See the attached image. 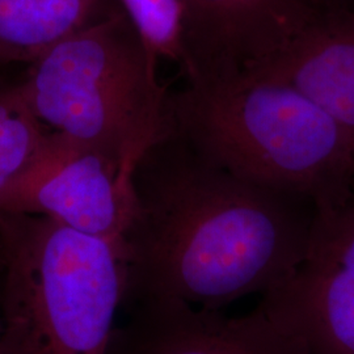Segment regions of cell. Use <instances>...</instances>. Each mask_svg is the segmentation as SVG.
I'll return each mask as SVG.
<instances>
[{
  "mask_svg": "<svg viewBox=\"0 0 354 354\" xmlns=\"http://www.w3.org/2000/svg\"><path fill=\"white\" fill-rule=\"evenodd\" d=\"M131 188L122 306L175 299L222 310L282 288L304 260L314 206L210 163L172 129L140 155Z\"/></svg>",
  "mask_w": 354,
  "mask_h": 354,
  "instance_id": "cell-1",
  "label": "cell"
},
{
  "mask_svg": "<svg viewBox=\"0 0 354 354\" xmlns=\"http://www.w3.org/2000/svg\"><path fill=\"white\" fill-rule=\"evenodd\" d=\"M169 127L210 163L326 210L354 185V142L317 104L257 70L168 97Z\"/></svg>",
  "mask_w": 354,
  "mask_h": 354,
  "instance_id": "cell-2",
  "label": "cell"
},
{
  "mask_svg": "<svg viewBox=\"0 0 354 354\" xmlns=\"http://www.w3.org/2000/svg\"><path fill=\"white\" fill-rule=\"evenodd\" d=\"M1 354H106L125 294L121 241L0 214Z\"/></svg>",
  "mask_w": 354,
  "mask_h": 354,
  "instance_id": "cell-3",
  "label": "cell"
},
{
  "mask_svg": "<svg viewBox=\"0 0 354 354\" xmlns=\"http://www.w3.org/2000/svg\"><path fill=\"white\" fill-rule=\"evenodd\" d=\"M158 59L124 11L53 46L19 83L38 121L74 143L138 162L169 130Z\"/></svg>",
  "mask_w": 354,
  "mask_h": 354,
  "instance_id": "cell-4",
  "label": "cell"
},
{
  "mask_svg": "<svg viewBox=\"0 0 354 354\" xmlns=\"http://www.w3.org/2000/svg\"><path fill=\"white\" fill-rule=\"evenodd\" d=\"M136 163L51 133L37 160L0 196V214L45 216L91 238L121 241L134 210Z\"/></svg>",
  "mask_w": 354,
  "mask_h": 354,
  "instance_id": "cell-5",
  "label": "cell"
},
{
  "mask_svg": "<svg viewBox=\"0 0 354 354\" xmlns=\"http://www.w3.org/2000/svg\"><path fill=\"white\" fill-rule=\"evenodd\" d=\"M260 304L310 354H354V185L342 203L315 212L301 266Z\"/></svg>",
  "mask_w": 354,
  "mask_h": 354,
  "instance_id": "cell-6",
  "label": "cell"
},
{
  "mask_svg": "<svg viewBox=\"0 0 354 354\" xmlns=\"http://www.w3.org/2000/svg\"><path fill=\"white\" fill-rule=\"evenodd\" d=\"M180 67L187 84H212L272 64L320 13L308 0H178Z\"/></svg>",
  "mask_w": 354,
  "mask_h": 354,
  "instance_id": "cell-7",
  "label": "cell"
},
{
  "mask_svg": "<svg viewBox=\"0 0 354 354\" xmlns=\"http://www.w3.org/2000/svg\"><path fill=\"white\" fill-rule=\"evenodd\" d=\"M106 354H310L304 342L259 304L243 317L175 299L125 304Z\"/></svg>",
  "mask_w": 354,
  "mask_h": 354,
  "instance_id": "cell-8",
  "label": "cell"
},
{
  "mask_svg": "<svg viewBox=\"0 0 354 354\" xmlns=\"http://www.w3.org/2000/svg\"><path fill=\"white\" fill-rule=\"evenodd\" d=\"M260 70L304 92L354 142V20L320 15Z\"/></svg>",
  "mask_w": 354,
  "mask_h": 354,
  "instance_id": "cell-9",
  "label": "cell"
},
{
  "mask_svg": "<svg viewBox=\"0 0 354 354\" xmlns=\"http://www.w3.org/2000/svg\"><path fill=\"white\" fill-rule=\"evenodd\" d=\"M120 11L117 0H0V67L30 64Z\"/></svg>",
  "mask_w": 354,
  "mask_h": 354,
  "instance_id": "cell-10",
  "label": "cell"
},
{
  "mask_svg": "<svg viewBox=\"0 0 354 354\" xmlns=\"http://www.w3.org/2000/svg\"><path fill=\"white\" fill-rule=\"evenodd\" d=\"M19 83L0 84V196L33 165L50 140Z\"/></svg>",
  "mask_w": 354,
  "mask_h": 354,
  "instance_id": "cell-11",
  "label": "cell"
},
{
  "mask_svg": "<svg viewBox=\"0 0 354 354\" xmlns=\"http://www.w3.org/2000/svg\"><path fill=\"white\" fill-rule=\"evenodd\" d=\"M152 57L181 67L183 16L178 0H117Z\"/></svg>",
  "mask_w": 354,
  "mask_h": 354,
  "instance_id": "cell-12",
  "label": "cell"
},
{
  "mask_svg": "<svg viewBox=\"0 0 354 354\" xmlns=\"http://www.w3.org/2000/svg\"><path fill=\"white\" fill-rule=\"evenodd\" d=\"M1 268L0 266V354H1V330H3V326H1Z\"/></svg>",
  "mask_w": 354,
  "mask_h": 354,
  "instance_id": "cell-13",
  "label": "cell"
},
{
  "mask_svg": "<svg viewBox=\"0 0 354 354\" xmlns=\"http://www.w3.org/2000/svg\"><path fill=\"white\" fill-rule=\"evenodd\" d=\"M3 266V263H1V245H0V266Z\"/></svg>",
  "mask_w": 354,
  "mask_h": 354,
  "instance_id": "cell-14",
  "label": "cell"
}]
</instances>
